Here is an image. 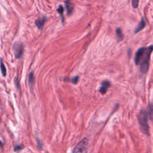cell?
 I'll use <instances>...</instances> for the list:
<instances>
[{"label": "cell", "mask_w": 153, "mask_h": 153, "mask_svg": "<svg viewBox=\"0 0 153 153\" xmlns=\"http://www.w3.org/2000/svg\"><path fill=\"white\" fill-rule=\"evenodd\" d=\"M153 51V46L148 47H141L136 51L134 57V63L136 65L140 64V70L142 74H145L149 69L150 55Z\"/></svg>", "instance_id": "obj_1"}, {"label": "cell", "mask_w": 153, "mask_h": 153, "mask_svg": "<svg viewBox=\"0 0 153 153\" xmlns=\"http://www.w3.org/2000/svg\"><path fill=\"white\" fill-rule=\"evenodd\" d=\"M138 119L142 132L145 134H149L150 129L148 123V115L146 111L143 110L141 111L138 115Z\"/></svg>", "instance_id": "obj_2"}, {"label": "cell", "mask_w": 153, "mask_h": 153, "mask_svg": "<svg viewBox=\"0 0 153 153\" xmlns=\"http://www.w3.org/2000/svg\"><path fill=\"white\" fill-rule=\"evenodd\" d=\"M88 141L87 138H84L75 146L73 153H87Z\"/></svg>", "instance_id": "obj_3"}, {"label": "cell", "mask_w": 153, "mask_h": 153, "mask_svg": "<svg viewBox=\"0 0 153 153\" xmlns=\"http://www.w3.org/2000/svg\"><path fill=\"white\" fill-rule=\"evenodd\" d=\"M13 50L14 55L16 57V58H20L23 55V44L21 43H16L14 44Z\"/></svg>", "instance_id": "obj_4"}, {"label": "cell", "mask_w": 153, "mask_h": 153, "mask_svg": "<svg viewBox=\"0 0 153 153\" xmlns=\"http://www.w3.org/2000/svg\"><path fill=\"white\" fill-rule=\"evenodd\" d=\"M110 85L111 83L109 81H104V82H102V84H101V87L100 88L99 91H100V92L102 94H105L106 92V91H107L108 88L110 87Z\"/></svg>", "instance_id": "obj_5"}, {"label": "cell", "mask_w": 153, "mask_h": 153, "mask_svg": "<svg viewBox=\"0 0 153 153\" xmlns=\"http://www.w3.org/2000/svg\"><path fill=\"white\" fill-rule=\"evenodd\" d=\"M145 25H146V23H145V20L142 19L141 20V21L140 22L139 25H138V26L136 28L135 31H134V33L136 34V33L140 32V31L142 30V29L145 27Z\"/></svg>", "instance_id": "obj_6"}, {"label": "cell", "mask_w": 153, "mask_h": 153, "mask_svg": "<svg viewBox=\"0 0 153 153\" xmlns=\"http://www.w3.org/2000/svg\"><path fill=\"white\" fill-rule=\"evenodd\" d=\"M45 22H46L45 17L40 18V19H38L35 21V25L39 29H42L43 28V27L44 26Z\"/></svg>", "instance_id": "obj_7"}, {"label": "cell", "mask_w": 153, "mask_h": 153, "mask_svg": "<svg viewBox=\"0 0 153 153\" xmlns=\"http://www.w3.org/2000/svg\"><path fill=\"white\" fill-rule=\"evenodd\" d=\"M116 37H117L118 41H121L124 38V35H123L122 31H121V29L120 28H117V30H116Z\"/></svg>", "instance_id": "obj_8"}, {"label": "cell", "mask_w": 153, "mask_h": 153, "mask_svg": "<svg viewBox=\"0 0 153 153\" xmlns=\"http://www.w3.org/2000/svg\"><path fill=\"white\" fill-rule=\"evenodd\" d=\"M66 7L67 9V12L68 14H71L73 10V7L72 6L71 4L68 2H66Z\"/></svg>", "instance_id": "obj_9"}, {"label": "cell", "mask_w": 153, "mask_h": 153, "mask_svg": "<svg viewBox=\"0 0 153 153\" xmlns=\"http://www.w3.org/2000/svg\"><path fill=\"white\" fill-rule=\"evenodd\" d=\"M34 82V74H33V73H31L29 75V84H31V85L32 86Z\"/></svg>", "instance_id": "obj_10"}, {"label": "cell", "mask_w": 153, "mask_h": 153, "mask_svg": "<svg viewBox=\"0 0 153 153\" xmlns=\"http://www.w3.org/2000/svg\"><path fill=\"white\" fill-rule=\"evenodd\" d=\"M1 72H2V74H3V75L4 76H5V75H6V68H5L3 62L2 61L1 62Z\"/></svg>", "instance_id": "obj_11"}, {"label": "cell", "mask_w": 153, "mask_h": 153, "mask_svg": "<svg viewBox=\"0 0 153 153\" xmlns=\"http://www.w3.org/2000/svg\"><path fill=\"white\" fill-rule=\"evenodd\" d=\"M58 12L60 14V15H61L62 19H63V12H64L63 7L61 6V5H60L58 9Z\"/></svg>", "instance_id": "obj_12"}, {"label": "cell", "mask_w": 153, "mask_h": 153, "mask_svg": "<svg viewBox=\"0 0 153 153\" xmlns=\"http://www.w3.org/2000/svg\"><path fill=\"white\" fill-rule=\"evenodd\" d=\"M132 6L134 7V8H136L138 6V4H139V1H137V0H133L132 2Z\"/></svg>", "instance_id": "obj_13"}, {"label": "cell", "mask_w": 153, "mask_h": 153, "mask_svg": "<svg viewBox=\"0 0 153 153\" xmlns=\"http://www.w3.org/2000/svg\"><path fill=\"white\" fill-rule=\"evenodd\" d=\"M78 79H79V77L78 76H76V77H73V78H72V80H71V81H72V82L73 83H74V84H76L77 82H78Z\"/></svg>", "instance_id": "obj_14"}, {"label": "cell", "mask_w": 153, "mask_h": 153, "mask_svg": "<svg viewBox=\"0 0 153 153\" xmlns=\"http://www.w3.org/2000/svg\"><path fill=\"white\" fill-rule=\"evenodd\" d=\"M22 148V147H21V146H17V147H16V148H14V150L16 151H19V150H21V149Z\"/></svg>", "instance_id": "obj_15"}, {"label": "cell", "mask_w": 153, "mask_h": 153, "mask_svg": "<svg viewBox=\"0 0 153 153\" xmlns=\"http://www.w3.org/2000/svg\"><path fill=\"white\" fill-rule=\"evenodd\" d=\"M1 142H0V146H1Z\"/></svg>", "instance_id": "obj_16"}]
</instances>
